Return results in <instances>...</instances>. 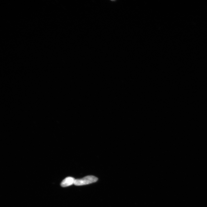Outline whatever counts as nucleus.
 Instances as JSON below:
<instances>
[{
	"mask_svg": "<svg viewBox=\"0 0 207 207\" xmlns=\"http://www.w3.org/2000/svg\"><path fill=\"white\" fill-rule=\"evenodd\" d=\"M98 180V178L93 176H89L80 179H76L74 185L76 186H80L87 185L93 183Z\"/></svg>",
	"mask_w": 207,
	"mask_h": 207,
	"instance_id": "f257e3e1",
	"label": "nucleus"
},
{
	"mask_svg": "<svg viewBox=\"0 0 207 207\" xmlns=\"http://www.w3.org/2000/svg\"><path fill=\"white\" fill-rule=\"evenodd\" d=\"M75 179L72 177H67L62 181L61 183V186L62 187H65L71 186L74 183Z\"/></svg>",
	"mask_w": 207,
	"mask_h": 207,
	"instance_id": "f03ea898",
	"label": "nucleus"
}]
</instances>
